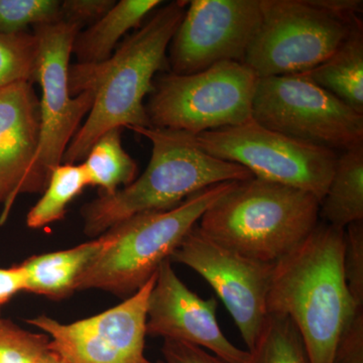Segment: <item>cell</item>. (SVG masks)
<instances>
[{
  "instance_id": "cell-17",
  "label": "cell",
  "mask_w": 363,
  "mask_h": 363,
  "mask_svg": "<svg viewBox=\"0 0 363 363\" xmlns=\"http://www.w3.org/2000/svg\"><path fill=\"white\" fill-rule=\"evenodd\" d=\"M161 0H121L96 23L74 40L72 54L78 64H98L111 58L119 40L131 28H138Z\"/></svg>"
},
{
  "instance_id": "cell-5",
  "label": "cell",
  "mask_w": 363,
  "mask_h": 363,
  "mask_svg": "<svg viewBox=\"0 0 363 363\" xmlns=\"http://www.w3.org/2000/svg\"><path fill=\"white\" fill-rule=\"evenodd\" d=\"M238 182L217 184L167 211L136 214L109 228L111 245L83 274L77 291L97 290L130 297L169 259L205 211Z\"/></svg>"
},
{
  "instance_id": "cell-31",
  "label": "cell",
  "mask_w": 363,
  "mask_h": 363,
  "mask_svg": "<svg viewBox=\"0 0 363 363\" xmlns=\"http://www.w3.org/2000/svg\"><path fill=\"white\" fill-rule=\"evenodd\" d=\"M315 6L347 23H353L362 13V0H312Z\"/></svg>"
},
{
  "instance_id": "cell-16",
  "label": "cell",
  "mask_w": 363,
  "mask_h": 363,
  "mask_svg": "<svg viewBox=\"0 0 363 363\" xmlns=\"http://www.w3.org/2000/svg\"><path fill=\"white\" fill-rule=\"evenodd\" d=\"M111 234L105 231L96 240L61 252L33 255L21 262L26 274L25 292L52 300L70 297L79 279L111 245Z\"/></svg>"
},
{
  "instance_id": "cell-7",
  "label": "cell",
  "mask_w": 363,
  "mask_h": 363,
  "mask_svg": "<svg viewBox=\"0 0 363 363\" xmlns=\"http://www.w3.org/2000/svg\"><path fill=\"white\" fill-rule=\"evenodd\" d=\"M81 28L60 21L35 26L39 42L35 81L42 88L39 145L23 181L21 194L43 193L62 164L72 138L94 104V93L72 96L69 68L74 40Z\"/></svg>"
},
{
  "instance_id": "cell-13",
  "label": "cell",
  "mask_w": 363,
  "mask_h": 363,
  "mask_svg": "<svg viewBox=\"0 0 363 363\" xmlns=\"http://www.w3.org/2000/svg\"><path fill=\"white\" fill-rule=\"evenodd\" d=\"M262 21L259 0H192L169 45V72L189 75L243 63Z\"/></svg>"
},
{
  "instance_id": "cell-22",
  "label": "cell",
  "mask_w": 363,
  "mask_h": 363,
  "mask_svg": "<svg viewBox=\"0 0 363 363\" xmlns=\"http://www.w3.org/2000/svg\"><path fill=\"white\" fill-rule=\"evenodd\" d=\"M250 363H311L304 341L292 320L269 314L255 347L248 351Z\"/></svg>"
},
{
  "instance_id": "cell-19",
  "label": "cell",
  "mask_w": 363,
  "mask_h": 363,
  "mask_svg": "<svg viewBox=\"0 0 363 363\" xmlns=\"http://www.w3.org/2000/svg\"><path fill=\"white\" fill-rule=\"evenodd\" d=\"M320 216L325 223L339 229L363 220V143L338 156L330 184L320 203Z\"/></svg>"
},
{
  "instance_id": "cell-23",
  "label": "cell",
  "mask_w": 363,
  "mask_h": 363,
  "mask_svg": "<svg viewBox=\"0 0 363 363\" xmlns=\"http://www.w3.org/2000/svg\"><path fill=\"white\" fill-rule=\"evenodd\" d=\"M38 52L35 33H0V88L35 82Z\"/></svg>"
},
{
  "instance_id": "cell-28",
  "label": "cell",
  "mask_w": 363,
  "mask_h": 363,
  "mask_svg": "<svg viewBox=\"0 0 363 363\" xmlns=\"http://www.w3.org/2000/svg\"><path fill=\"white\" fill-rule=\"evenodd\" d=\"M116 4L114 0H65L61 4L62 21L82 28L96 23Z\"/></svg>"
},
{
  "instance_id": "cell-27",
  "label": "cell",
  "mask_w": 363,
  "mask_h": 363,
  "mask_svg": "<svg viewBox=\"0 0 363 363\" xmlns=\"http://www.w3.org/2000/svg\"><path fill=\"white\" fill-rule=\"evenodd\" d=\"M333 363H363V308L355 310L341 332Z\"/></svg>"
},
{
  "instance_id": "cell-10",
  "label": "cell",
  "mask_w": 363,
  "mask_h": 363,
  "mask_svg": "<svg viewBox=\"0 0 363 363\" xmlns=\"http://www.w3.org/2000/svg\"><path fill=\"white\" fill-rule=\"evenodd\" d=\"M252 119L269 130L335 152L363 143V114L306 74L259 78Z\"/></svg>"
},
{
  "instance_id": "cell-20",
  "label": "cell",
  "mask_w": 363,
  "mask_h": 363,
  "mask_svg": "<svg viewBox=\"0 0 363 363\" xmlns=\"http://www.w3.org/2000/svg\"><path fill=\"white\" fill-rule=\"evenodd\" d=\"M88 186L101 189L102 194L112 195L121 186L135 180L138 164L121 143V128L100 136L82 162Z\"/></svg>"
},
{
  "instance_id": "cell-26",
  "label": "cell",
  "mask_w": 363,
  "mask_h": 363,
  "mask_svg": "<svg viewBox=\"0 0 363 363\" xmlns=\"http://www.w3.org/2000/svg\"><path fill=\"white\" fill-rule=\"evenodd\" d=\"M344 276L353 302L363 308V220L346 227Z\"/></svg>"
},
{
  "instance_id": "cell-2",
  "label": "cell",
  "mask_w": 363,
  "mask_h": 363,
  "mask_svg": "<svg viewBox=\"0 0 363 363\" xmlns=\"http://www.w3.org/2000/svg\"><path fill=\"white\" fill-rule=\"evenodd\" d=\"M345 229L318 223L302 243L274 262L267 313L292 320L311 363H333L339 336L355 306L344 276Z\"/></svg>"
},
{
  "instance_id": "cell-6",
  "label": "cell",
  "mask_w": 363,
  "mask_h": 363,
  "mask_svg": "<svg viewBox=\"0 0 363 363\" xmlns=\"http://www.w3.org/2000/svg\"><path fill=\"white\" fill-rule=\"evenodd\" d=\"M259 77L238 62H221L189 75L162 73L145 105L150 128L198 135L252 119Z\"/></svg>"
},
{
  "instance_id": "cell-29",
  "label": "cell",
  "mask_w": 363,
  "mask_h": 363,
  "mask_svg": "<svg viewBox=\"0 0 363 363\" xmlns=\"http://www.w3.org/2000/svg\"><path fill=\"white\" fill-rule=\"evenodd\" d=\"M164 363H228L211 352L192 344L164 339Z\"/></svg>"
},
{
  "instance_id": "cell-30",
  "label": "cell",
  "mask_w": 363,
  "mask_h": 363,
  "mask_svg": "<svg viewBox=\"0 0 363 363\" xmlns=\"http://www.w3.org/2000/svg\"><path fill=\"white\" fill-rule=\"evenodd\" d=\"M23 291H26V274L21 264L0 267V308Z\"/></svg>"
},
{
  "instance_id": "cell-18",
  "label": "cell",
  "mask_w": 363,
  "mask_h": 363,
  "mask_svg": "<svg viewBox=\"0 0 363 363\" xmlns=\"http://www.w3.org/2000/svg\"><path fill=\"white\" fill-rule=\"evenodd\" d=\"M303 74L353 111L363 114L362 21L353 26L328 59Z\"/></svg>"
},
{
  "instance_id": "cell-14",
  "label": "cell",
  "mask_w": 363,
  "mask_h": 363,
  "mask_svg": "<svg viewBox=\"0 0 363 363\" xmlns=\"http://www.w3.org/2000/svg\"><path fill=\"white\" fill-rule=\"evenodd\" d=\"M216 310V298L205 300L191 291L177 276L171 260H164L150 294L147 335L192 344L228 363H250V352L224 335Z\"/></svg>"
},
{
  "instance_id": "cell-25",
  "label": "cell",
  "mask_w": 363,
  "mask_h": 363,
  "mask_svg": "<svg viewBox=\"0 0 363 363\" xmlns=\"http://www.w3.org/2000/svg\"><path fill=\"white\" fill-rule=\"evenodd\" d=\"M47 334L25 330L0 316V363H33L49 350Z\"/></svg>"
},
{
  "instance_id": "cell-11",
  "label": "cell",
  "mask_w": 363,
  "mask_h": 363,
  "mask_svg": "<svg viewBox=\"0 0 363 363\" xmlns=\"http://www.w3.org/2000/svg\"><path fill=\"white\" fill-rule=\"evenodd\" d=\"M199 274L233 316L248 351L255 347L267 316V294L274 264L243 257L191 229L169 257Z\"/></svg>"
},
{
  "instance_id": "cell-3",
  "label": "cell",
  "mask_w": 363,
  "mask_h": 363,
  "mask_svg": "<svg viewBox=\"0 0 363 363\" xmlns=\"http://www.w3.org/2000/svg\"><path fill=\"white\" fill-rule=\"evenodd\" d=\"M152 143V157L140 178L112 195L102 194L82 208L83 230L98 238L136 214L167 211L217 184L252 179L245 167L210 156L196 135L157 128H128Z\"/></svg>"
},
{
  "instance_id": "cell-15",
  "label": "cell",
  "mask_w": 363,
  "mask_h": 363,
  "mask_svg": "<svg viewBox=\"0 0 363 363\" xmlns=\"http://www.w3.org/2000/svg\"><path fill=\"white\" fill-rule=\"evenodd\" d=\"M40 100L32 83L0 88V225H4L38 150Z\"/></svg>"
},
{
  "instance_id": "cell-24",
  "label": "cell",
  "mask_w": 363,
  "mask_h": 363,
  "mask_svg": "<svg viewBox=\"0 0 363 363\" xmlns=\"http://www.w3.org/2000/svg\"><path fill=\"white\" fill-rule=\"evenodd\" d=\"M58 0H0V33L26 32L28 26L62 21Z\"/></svg>"
},
{
  "instance_id": "cell-8",
  "label": "cell",
  "mask_w": 363,
  "mask_h": 363,
  "mask_svg": "<svg viewBox=\"0 0 363 363\" xmlns=\"http://www.w3.org/2000/svg\"><path fill=\"white\" fill-rule=\"evenodd\" d=\"M262 21L243 64L259 78L303 74L323 63L353 26L312 0H259Z\"/></svg>"
},
{
  "instance_id": "cell-1",
  "label": "cell",
  "mask_w": 363,
  "mask_h": 363,
  "mask_svg": "<svg viewBox=\"0 0 363 363\" xmlns=\"http://www.w3.org/2000/svg\"><path fill=\"white\" fill-rule=\"evenodd\" d=\"M189 1L169 2L117 48L111 58L98 64L69 68L72 96L94 93V104L64 154L62 164L85 159L100 136L113 128H150L143 100L152 93L160 71L169 68V43Z\"/></svg>"
},
{
  "instance_id": "cell-21",
  "label": "cell",
  "mask_w": 363,
  "mask_h": 363,
  "mask_svg": "<svg viewBox=\"0 0 363 363\" xmlns=\"http://www.w3.org/2000/svg\"><path fill=\"white\" fill-rule=\"evenodd\" d=\"M88 186L82 164H61L52 171L42 198L28 211L26 226L39 229L62 220L66 209Z\"/></svg>"
},
{
  "instance_id": "cell-12",
  "label": "cell",
  "mask_w": 363,
  "mask_h": 363,
  "mask_svg": "<svg viewBox=\"0 0 363 363\" xmlns=\"http://www.w3.org/2000/svg\"><path fill=\"white\" fill-rule=\"evenodd\" d=\"M157 274L121 304L70 324L40 315L26 320L49 336L67 363H152L145 357L147 305Z\"/></svg>"
},
{
  "instance_id": "cell-9",
  "label": "cell",
  "mask_w": 363,
  "mask_h": 363,
  "mask_svg": "<svg viewBox=\"0 0 363 363\" xmlns=\"http://www.w3.org/2000/svg\"><path fill=\"white\" fill-rule=\"evenodd\" d=\"M210 156L247 168L255 178L283 184L323 199L335 169V150L302 142L252 121L196 135Z\"/></svg>"
},
{
  "instance_id": "cell-4",
  "label": "cell",
  "mask_w": 363,
  "mask_h": 363,
  "mask_svg": "<svg viewBox=\"0 0 363 363\" xmlns=\"http://www.w3.org/2000/svg\"><path fill=\"white\" fill-rule=\"evenodd\" d=\"M320 203L301 189L252 177L208 208L198 226L224 247L274 264L314 230Z\"/></svg>"
},
{
  "instance_id": "cell-33",
  "label": "cell",
  "mask_w": 363,
  "mask_h": 363,
  "mask_svg": "<svg viewBox=\"0 0 363 363\" xmlns=\"http://www.w3.org/2000/svg\"><path fill=\"white\" fill-rule=\"evenodd\" d=\"M156 363H164V362H162V360H159V362H157Z\"/></svg>"
},
{
  "instance_id": "cell-32",
  "label": "cell",
  "mask_w": 363,
  "mask_h": 363,
  "mask_svg": "<svg viewBox=\"0 0 363 363\" xmlns=\"http://www.w3.org/2000/svg\"><path fill=\"white\" fill-rule=\"evenodd\" d=\"M33 363H67L62 359L61 357H59L57 353H55L54 351L51 350H45L43 354H40L37 359L35 360Z\"/></svg>"
}]
</instances>
